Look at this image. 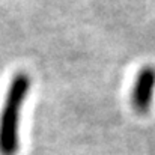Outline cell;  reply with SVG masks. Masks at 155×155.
I'll use <instances>...</instances> for the list:
<instances>
[{
    "instance_id": "6da1fadb",
    "label": "cell",
    "mask_w": 155,
    "mask_h": 155,
    "mask_svg": "<svg viewBox=\"0 0 155 155\" xmlns=\"http://www.w3.org/2000/svg\"><path fill=\"white\" fill-rule=\"evenodd\" d=\"M32 87L27 72L18 71L12 75L0 108V155H18L21 110Z\"/></svg>"
},
{
    "instance_id": "7a4b0ae2",
    "label": "cell",
    "mask_w": 155,
    "mask_h": 155,
    "mask_svg": "<svg viewBox=\"0 0 155 155\" xmlns=\"http://www.w3.org/2000/svg\"><path fill=\"white\" fill-rule=\"evenodd\" d=\"M155 92V68L151 65L143 66L134 80L131 91V107L137 114H148L154 101Z\"/></svg>"
}]
</instances>
